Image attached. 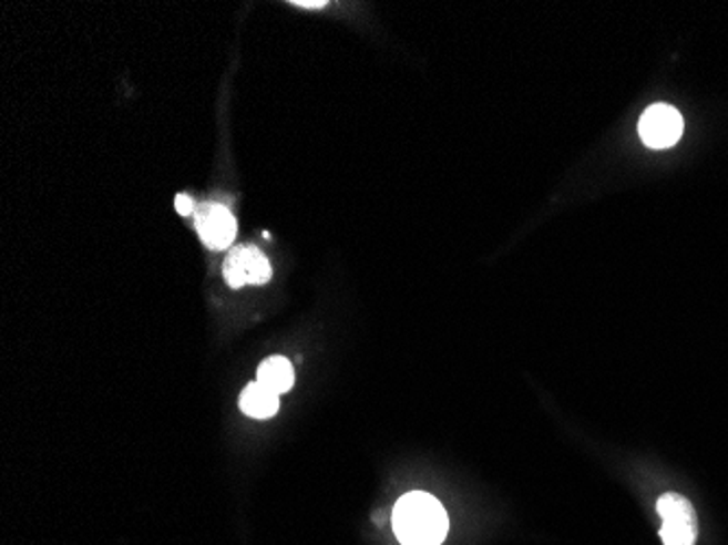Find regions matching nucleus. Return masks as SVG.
Segmentation results:
<instances>
[{
  "label": "nucleus",
  "mask_w": 728,
  "mask_h": 545,
  "mask_svg": "<svg viewBox=\"0 0 728 545\" xmlns=\"http://www.w3.org/2000/svg\"><path fill=\"white\" fill-rule=\"evenodd\" d=\"M393 528L403 545H441L450 520L443 504L423 491L403 495L393 511Z\"/></svg>",
  "instance_id": "nucleus-1"
},
{
  "label": "nucleus",
  "mask_w": 728,
  "mask_h": 545,
  "mask_svg": "<svg viewBox=\"0 0 728 545\" xmlns=\"http://www.w3.org/2000/svg\"><path fill=\"white\" fill-rule=\"evenodd\" d=\"M662 515V539L665 545H694L698 539L696 511L687 497L665 493L657 502Z\"/></svg>",
  "instance_id": "nucleus-2"
},
{
  "label": "nucleus",
  "mask_w": 728,
  "mask_h": 545,
  "mask_svg": "<svg viewBox=\"0 0 728 545\" xmlns=\"http://www.w3.org/2000/svg\"><path fill=\"white\" fill-rule=\"evenodd\" d=\"M683 130L685 123L680 112L667 103L650 105L639 121V134L650 148H667L676 144L683 136Z\"/></svg>",
  "instance_id": "nucleus-3"
},
{
  "label": "nucleus",
  "mask_w": 728,
  "mask_h": 545,
  "mask_svg": "<svg viewBox=\"0 0 728 545\" xmlns=\"http://www.w3.org/2000/svg\"><path fill=\"white\" fill-rule=\"evenodd\" d=\"M197 232L209 249H227L236 238V218L221 204H203L197 209Z\"/></svg>",
  "instance_id": "nucleus-4"
},
{
  "label": "nucleus",
  "mask_w": 728,
  "mask_h": 545,
  "mask_svg": "<svg viewBox=\"0 0 728 545\" xmlns=\"http://www.w3.org/2000/svg\"><path fill=\"white\" fill-rule=\"evenodd\" d=\"M223 272L232 288H243L245 284H266L273 271L265 254L254 247H238L227 256Z\"/></svg>",
  "instance_id": "nucleus-5"
},
{
  "label": "nucleus",
  "mask_w": 728,
  "mask_h": 545,
  "mask_svg": "<svg viewBox=\"0 0 728 545\" xmlns=\"http://www.w3.org/2000/svg\"><path fill=\"white\" fill-rule=\"evenodd\" d=\"M256 382H260L263 387H266L273 393H277V395L286 393L295 384L293 364L281 356H273V358H268L260 364Z\"/></svg>",
  "instance_id": "nucleus-6"
},
{
  "label": "nucleus",
  "mask_w": 728,
  "mask_h": 545,
  "mask_svg": "<svg viewBox=\"0 0 728 545\" xmlns=\"http://www.w3.org/2000/svg\"><path fill=\"white\" fill-rule=\"evenodd\" d=\"M279 409L277 393L268 391L260 382H252L240 395V410L254 419H268Z\"/></svg>",
  "instance_id": "nucleus-7"
},
{
  "label": "nucleus",
  "mask_w": 728,
  "mask_h": 545,
  "mask_svg": "<svg viewBox=\"0 0 728 545\" xmlns=\"http://www.w3.org/2000/svg\"><path fill=\"white\" fill-rule=\"evenodd\" d=\"M175 207H177V212H180L182 216H191V214H193V209H195L193 199H191V197H186V195H177V199H175Z\"/></svg>",
  "instance_id": "nucleus-8"
},
{
  "label": "nucleus",
  "mask_w": 728,
  "mask_h": 545,
  "mask_svg": "<svg viewBox=\"0 0 728 545\" xmlns=\"http://www.w3.org/2000/svg\"><path fill=\"white\" fill-rule=\"evenodd\" d=\"M297 7H306V9H319L326 7V0H297Z\"/></svg>",
  "instance_id": "nucleus-9"
}]
</instances>
